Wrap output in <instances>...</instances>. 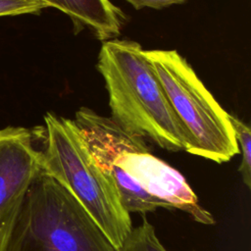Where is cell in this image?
Returning <instances> with one entry per match:
<instances>
[{"label":"cell","mask_w":251,"mask_h":251,"mask_svg":"<svg viewBox=\"0 0 251 251\" xmlns=\"http://www.w3.org/2000/svg\"><path fill=\"white\" fill-rule=\"evenodd\" d=\"M74 122L128 213L178 209L197 223L215 224L183 176L152 155L144 138L85 107L76 112Z\"/></svg>","instance_id":"1"},{"label":"cell","mask_w":251,"mask_h":251,"mask_svg":"<svg viewBox=\"0 0 251 251\" xmlns=\"http://www.w3.org/2000/svg\"><path fill=\"white\" fill-rule=\"evenodd\" d=\"M97 69L109 95L112 119L126 131L148 137L161 148L184 150V137L163 86L135 41H103Z\"/></svg>","instance_id":"2"},{"label":"cell","mask_w":251,"mask_h":251,"mask_svg":"<svg viewBox=\"0 0 251 251\" xmlns=\"http://www.w3.org/2000/svg\"><path fill=\"white\" fill-rule=\"evenodd\" d=\"M4 251H118L80 202L41 171L25 191Z\"/></svg>","instance_id":"3"},{"label":"cell","mask_w":251,"mask_h":251,"mask_svg":"<svg viewBox=\"0 0 251 251\" xmlns=\"http://www.w3.org/2000/svg\"><path fill=\"white\" fill-rule=\"evenodd\" d=\"M45 149L42 171L64 185L85 208L118 249L132 229L115 186L94 161L74 121L52 113L44 116Z\"/></svg>","instance_id":"4"},{"label":"cell","mask_w":251,"mask_h":251,"mask_svg":"<svg viewBox=\"0 0 251 251\" xmlns=\"http://www.w3.org/2000/svg\"><path fill=\"white\" fill-rule=\"evenodd\" d=\"M184 137V150L216 163L229 161L239 145L228 115L176 50H143Z\"/></svg>","instance_id":"5"},{"label":"cell","mask_w":251,"mask_h":251,"mask_svg":"<svg viewBox=\"0 0 251 251\" xmlns=\"http://www.w3.org/2000/svg\"><path fill=\"white\" fill-rule=\"evenodd\" d=\"M42 171L33 133L23 126L0 129V219L17 207Z\"/></svg>","instance_id":"6"},{"label":"cell","mask_w":251,"mask_h":251,"mask_svg":"<svg viewBox=\"0 0 251 251\" xmlns=\"http://www.w3.org/2000/svg\"><path fill=\"white\" fill-rule=\"evenodd\" d=\"M47 8L65 13L73 22L75 32L88 28L98 39L106 41L121 33L125 15L110 0H40Z\"/></svg>","instance_id":"7"},{"label":"cell","mask_w":251,"mask_h":251,"mask_svg":"<svg viewBox=\"0 0 251 251\" xmlns=\"http://www.w3.org/2000/svg\"><path fill=\"white\" fill-rule=\"evenodd\" d=\"M119 251H168L156 235L154 226L143 217L142 223L132 227Z\"/></svg>","instance_id":"8"},{"label":"cell","mask_w":251,"mask_h":251,"mask_svg":"<svg viewBox=\"0 0 251 251\" xmlns=\"http://www.w3.org/2000/svg\"><path fill=\"white\" fill-rule=\"evenodd\" d=\"M229 122L233 128L237 143L240 144L242 158L238 168L241 174L243 183L247 186H251V132L247 125L242 123L236 117L228 115Z\"/></svg>","instance_id":"9"},{"label":"cell","mask_w":251,"mask_h":251,"mask_svg":"<svg viewBox=\"0 0 251 251\" xmlns=\"http://www.w3.org/2000/svg\"><path fill=\"white\" fill-rule=\"evenodd\" d=\"M45 8L40 0H0V17L37 14Z\"/></svg>","instance_id":"10"},{"label":"cell","mask_w":251,"mask_h":251,"mask_svg":"<svg viewBox=\"0 0 251 251\" xmlns=\"http://www.w3.org/2000/svg\"><path fill=\"white\" fill-rule=\"evenodd\" d=\"M19 206L20 204L17 207L13 208L11 211H9L2 219H0V251L5 250L7 238Z\"/></svg>","instance_id":"11"},{"label":"cell","mask_w":251,"mask_h":251,"mask_svg":"<svg viewBox=\"0 0 251 251\" xmlns=\"http://www.w3.org/2000/svg\"><path fill=\"white\" fill-rule=\"evenodd\" d=\"M126 1L130 3L135 9L139 10L144 7L162 9L175 4H180L185 0H126Z\"/></svg>","instance_id":"12"}]
</instances>
